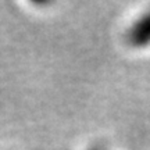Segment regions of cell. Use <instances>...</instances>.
<instances>
[{
  "label": "cell",
  "mask_w": 150,
  "mask_h": 150,
  "mask_svg": "<svg viewBox=\"0 0 150 150\" xmlns=\"http://www.w3.org/2000/svg\"><path fill=\"white\" fill-rule=\"evenodd\" d=\"M91 150H107V149H104V147H93Z\"/></svg>",
  "instance_id": "2"
},
{
  "label": "cell",
  "mask_w": 150,
  "mask_h": 150,
  "mask_svg": "<svg viewBox=\"0 0 150 150\" xmlns=\"http://www.w3.org/2000/svg\"><path fill=\"white\" fill-rule=\"evenodd\" d=\"M128 43L136 49L150 46V10L131 25L128 29Z\"/></svg>",
  "instance_id": "1"
}]
</instances>
